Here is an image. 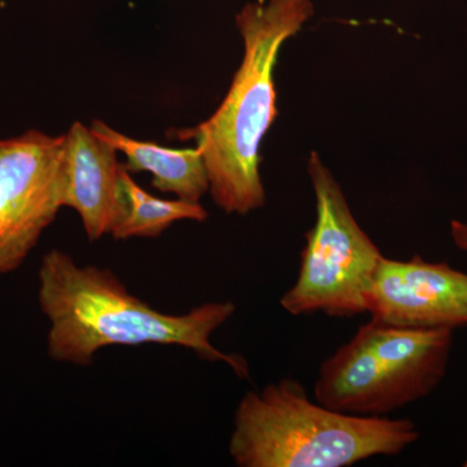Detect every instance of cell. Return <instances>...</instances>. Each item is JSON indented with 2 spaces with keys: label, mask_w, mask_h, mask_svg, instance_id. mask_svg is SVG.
<instances>
[{
  "label": "cell",
  "mask_w": 467,
  "mask_h": 467,
  "mask_svg": "<svg viewBox=\"0 0 467 467\" xmlns=\"http://www.w3.org/2000/svg\"><path fill=\"white\" fill-rule=\"evenodd\" d=\"M418 438L413 420L342 413L285 378L242 399L229 451L239 467H347L395 456Z\"/></svg>",
  "instance_id": "3957f363"
},
{
  "label": "cell",
  "mask_w": 467,
  "mask_h": 467,
  "mask_svg": "<svg viewBox=\"0 0 467 467\" xmlns=\"http://www.w3.org/2000/svg\"><path fill=\"white\" fill-rule=\"evenodd\" d=\"M451 328L359 326L319 368L316 401L355 414L383 417L434 391L447 374Z\"/></svg>",
  "instance_id": "277c9868"
},
{
  "label": "cell",
  "mask_w": 467,
  "mask_h": 467,
  "mask_svg": "<svg viewBox=\"0 0 467 467\" xmlns=\"http://www.w3.org/2000/svg\"><path fill=\"white\" fill-rule=\"evenodd\" d=\"M119 164L117 150L75 122L64 135V207L75 209L91 242L109 234Z\"/></svg>",
  "instance_id": "ba28073f"
},
{
  "label": "cell",
  "mask_w": 467,
  "mask_h": 467,
  "mask_svg": "<svg viewBox=\"0 0 467 467\" xmlns=\"http://www.w3.org/2000/svg\"><path fill=\"white\" fill-rule=\"evenodd\" d=\"M38 281L39 306L50 321L48 356L54 361L90 367L95 353L109 346L164 344L223 362L242 379L250 377L242 356L221 352L211 343L212 334L235 313L232 301L167 315L131 295L109 269L79 266L57 250L43 257Z\"/></svg>",
  "instance_id": "6da1fadb"
},
{
  "label": "cell",
  "mask_w": 467,
  "mask_h": 467,
  "mask_svg": "<svg viewBox=\"0 0 467 467\" xmlns=\"http://www.w3.org/2000/svg\"><path fill=\"white\" fill-rule=\"evenodd\" d=\"M308 173L317 220L306 233L296 282L281 299L292 316L325 313L352 318L368 313V294L383 254L353 216L333 173L310 153Z\"/></svg>",
  "instance_id": "5b68a950"
},
{
  "label": "cell",
  "mask_w": 467,
  "mask_h": 467,
  "mask_svg": "<svg viewBox=\"0 0 467 467\" xmlns=\"http://www.w3.org/2000/svg\"><path fill=\"white\" fill-rule=\"evenodd\" d=\"M465 466L467 467V460H466V462H465Z\"/></svg>",
  "instance_id": "7c38bea8"
},
{
  "label": "cell",
  "mask_w": 467,
  "mask_h": 467,
  "mask_svg": "<svg viewBox=\"0 0 467 467\" xmlns=\"http://www.w3.org/2000/svg\"><path fill=\"white\" fill-rule=\"evenodd\" d=\"M64 135L0 140V275L15 272L64 207Z\"/></svg>",
  "instance_id": "8992f818"
},
{
  "label": "cell",
  "mask_w": 467,
  "mask_h": 467,
  "mask_svg": "<svg viewBox=\"0 0 467 467\" xmlns=\"http://www.w3.org/2000/svg\"><path fill=\"white\" fill-rule=\"evenodd\" d=\"M368 313L379 324L407 328L467 326V275L445 263L383 256L368 294Z\"/></svg>",
  "instance_id": "52a82bcc"
},
{
  "label": "cell",
  "mask_w": 467,
  "mask_h": 467,
  "mask_svg": "<svg viewBox=\"0 0 467 467\" xmlns=\"http://www.w3.org/2000/svg\"><path fill=\"white\" fill-rule=\"evenodd\" d=\"M313 16L312 0L248 3L236 15L244 57L225 99L187 135L202 150L209 192L227 214H248L265 204L261 142L275 122V69L284 43Z\"/></svg>",
  "instance_id": "7a4b0ae2"
},
{
  "label": "cell",
  "mask_w": 467,
  "mask_h": 467,
  "mask_svg": "<svg viewBox=\"0 0 467 467\" xmlns=\"http://www.w3.org/2000/svg\"><path fill=\"white\" fill-rule=\"evenodd\" d=\"M207 218L208 212L201 202L156 198L135 182L124 165L119 167L109 229L113 238H156L177 221L204 223Z\"/></svg>",
  "instance_id": "30bf717a"
},
{
  "label": "cell",
  "mask_w": 467,
  "mask_h": 467,
  "mask_svg": "<svg viewBox=\"0 0 467 467\" xmlns=\"http://www.w3.org/2000/svg\"><path fill=\"white\" fill-rule=\"evenodd\" d=\"M451 234L454 244H456L460 250L467 252V223L456 220L451 221Z\"/></svg>",
  "instance_id": "8fae6325"
},
{
  "label": "cell",
  "mask_w": 467,
  "mask_h": 467,
  "mask_svg": "<svg viewBox=\"0 0 467 467\" xmlns=\"http://www.w3.org/2000/svg\"><path fill=\"white\" fill-rule=\"evenodd\" d=\"M91 131L112 144L126 156L124 167L130 173L150 171L152 187L161 192H171L181 201L199 202L209 192L207 168L202 150H175L152 142L131 140L109 128L106 122L95 119Z\"/></svg>",
  "instance_id": "9c48e42d"
}]
</instances>
